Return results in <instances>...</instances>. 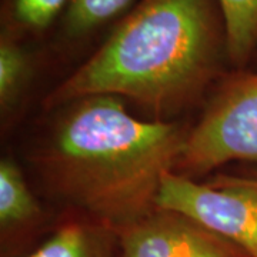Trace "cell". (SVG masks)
Segmentation results:
<instances>
[{
	"label": "cell",
	"instance_id": "cell-1",
	"mask_svg": "<svg viewBox=\"0 0 257 257\" xmlns=\"http://www.w3.org/2000/svg\"><path fill=\"white\" fill-rule=\"evenodd\" d=\"M187 133L133 117L114 96L74 101L42 155L49 186L86 216L120 230L156 210L162 179L175 172Z\"/></svg>",
	"mask_w": 257,
	"mask_h": 257
},
{
	"label": "cell",
	"instance_id": "cell-2",
	"mask_svg": "<svg viewBox=\"0 0 257 257\" xmlns=\"http://www.w3.org/2000/svg\"><path fill=\"white\" fill-rule=\"evenodd\" d=\"M221 43L224 26L211 0H143L47 106L123 96L155 113L173 111L216 74Z\"/></svg>",
	"mask_w": 257,
	"mask_h": 257
},
{
	"label": "cell",
	"instance_id": "cell-3",
	"mask_svg": "<svg viewBox=\"0 0 257 257\" xmlns=\"http://www.w3.org/2000/svg\"><path fill=\"white\" fill-rule=\"evenodd\" d=\"M236 160L257 163V73L233 74L226 80L187 133L175 172L203 175Z\"/></svg>",
	"mask_w": 257,
	"mask_h": 257
},
{
	"label": "cell",
	"instance_id": "cell-4",
	"mask_svg": "<svg viewBox=\"0 0 257 257\" xmlns=\"http://www.w3.org/2000/svg\"><path fill=\"white\" fill-rule=\"evenodd\" d=\"M156 209L180 213L257 257V179L219 177L206 186L169 172L162 179Z\"/></svg>",
	"mask_w": 257,
	"mask_h": 257
},
{
	"label": "cell",
	"instance_id": "cell-5",
	"mask_svg": "<svg viewBox=\"0 0 257 257\" xmlns=\"http://www.w3.org/2000/svg\"><path fill=\"white\" fill-rule=\"evenodd\" d=\"M117 257H248L180 213L156 209L116 231Z\"/></svg>",
	"mask_w": 257,
	"mask_h": 257
},
{
	"label": "cell",
	"instance_id": "cell-6",
	"mask_svg": "<svg viewBox=\"0 0 257 257\" xmlns=\"http://www.w3.org/2000/svg\"><path fill=\"white\" fill-rule=\"evenodd\" d=\"M28 257H117V233L90 217L63 223Z\"/></svg>",
	"mask_w": 257,
	"mask_h": 257
},
{
	"label": "cell",
	"instance_id": "cell-7",
	"mask_svg": "<svg viewBox=\"0 0 257 257\" xmlns=\"http://www.w3.org/2000/svg\"><path fill=\"white\" fill-rule=\"evenodd\" d=\"M226 33V52L243 66L257 47V0H217Z\"/></svg>",
	"mask_w": 257,
	"mask_h": 257
},
{
	"label": "cell",
	"instance_id": "cell-8",
	"mask_svg": "<svg viewBox=\"0 0 257 257\" xmlns=\"http://www.w3.org/2000/svg\"><path fill=\"white\" fill-rule=\"evenodd\" d=\"M39 206L22 172L12 160L0 163V226L3 234L26 226L39 216Z\"/></svg>",
	"mask_w": 257,
	"mask_h": 257
},
{
	"label": "cell",
	"instance_id": "cell-9",
	"mask_svg": "<svg viewBox=\"0 0 257 257\" xmlns=\"http://www.w3.org/2000/svg\"><path fill=\"white\" fill-rule=\"evenodd\" d=\"M29 60L25 50L8 36L0 42V103L9 109L26 82Z\"/></svg>",
	"mask_w": 257,
	"mask_h": 257
},
{
	"label": "cell",
	"instance_id": "cell-10",
	"mask_svg": "<svg viewBox=\"0 0 257 257\" xmlns=\"http://www.w3.org/2000/svg\"><path fill=\"white\" fill-rule=\"evenodd\" d=\"M133 0H70L66 25L70 33L82 35L116 18Z\"/></svg>",
	"mask_w": 257,
	"mask_h": 257
},
{
	"label": "cell",
	"instance_id": "cell-11",
	"mask_svg": "<svg viewBox=\"0 0 257 257\" xmlns=\"http://www.w3.org/2000/svg\"><path fill=\"white\" fill-rule=\"evenodd\" d=\"M67 0H13V15L22 26L45 29L63 9Z\"/></svg>",
	"mask_w": 257,
	"mask_h": 257
}]
</instances>
